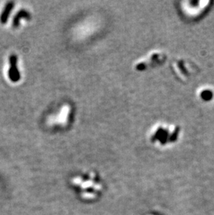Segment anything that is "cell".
<instances>
[{
	"label": "cell",
	"instance_id": "obj_4",
	"mask_svg": "<svg viewBox=\"0 0 214 215\" xmlns=\"http://www.w3.org/2000/svg\"><path fill=\"white\" fill-rule=\"evenodd\" d=\"M200 97L202 100H204V101H210L213 97V93L212 91L209 90H205L203 91L200 94Z\"/></svg>",
	"mask_w": 214,
	"mask_h": 215
},
{
	"label": "cell",
	"instance_id": "obj_8",
	"mask_svg": "<svg viewBox=\"0 0 214 215\" xmlns=\"http://www.w3.org/2000/svg\"><path fill=\"white\" fill-rule=\"evenodd\" d=\"M93 188L95 189V190H100L102 189V185H100V184H96L93 185Z\"/></svg>",
	"mask_w": 214,
	"mask_h": 215
},
{
	"label": "cell",
	"instance_id": "obj_3",
	"mask_svg": "<svg viewBox=\"0 0 214 215\" xmlns=\"http://www.w3.org/2000/svg\"><path fill=\"white\" fill-rule=\"evenodd\" d=\"M30 13L26 10H21L17 13L13 20V26L18 27L20 24V21L22 19L29 20L30 18Z\"/></svg>",
	"mask_w": 214,
	"mask_h": 215
},
{
	"label": "cell",
	"instance_id": "obj_9",
	"mask_svg": "<svg viewBox=\"0 0 214 215\" xmlns=\"http://www.w3.org/2000/svg\"><path fill=\"white\" fill-rule=\"evenodd\" d=\"M94 176H95V175H94L93 173H91V174H90V177H91V178H93Z\"/></svg>",
	"mask_w": 214,
	"mask_h": 215
},
{
	"label": "cell",
	"instance_id": "obj_6",
	"mask_svg": "<svg viewBox=\"0 0 214 215\" xmlns=\"http://www.w3.org/2000/svg\"><path fill=\"white\" fill-rule=\"evenodd\" d=\"M81 197L85 199H93L95 197V194L91 192H84L81 194Z\"/></svg>",
	"mask_w": 214,
	"mask_h": 215
},
{
	"label": "cell",
	"instance_id": "obj_1",
	"mask_svg": "<svg viewBox=\"0 0 214 215\" xmlns=\"http://www.w3.org/2000/svg\"><path fill=\"white\" fill-rule=\"evenodd\" d=\"M18 58L15 54L10 57V68L8 70L9 78L13 82H18L20 79V74L17 67Z\"/></svg>",
	"mask_w": 214,
	"mask_h": 215
},
{
	"label": "cell",
	"instance_id": "obj_7",
	"mask_svg": "<svg viewBox=\"0 0 214 215\" xmlns=\"http://www.w3.org/2000/svg\"><path fill=\"white\" fill-rule=\"evenodd\" d=\"M72 182L73 183V185H81L83 182V180L81 177H76L75 178H73L72 180Z\"/></svg>",
	"mask_w": 214,
	"mask_h": 215
},
{
	"label": "cell",
	"instance_id": "obj_5",
	"mask_svg": "<svg viewBox=\"0 0 214 215\" xmlns=\"http://www.w3.org/2000/svg\"><path fill=\"white\" fill-rule=\"evenodd\" d=\"M94 185V182L92 180H88L86 182H83L82 184L81 185V187L82 189H87L89 188V187H93Z\"/></svg>",
	"mask_w": 214,
	"mask_h": 215
},
{
	"label": "cell",
	"instance_id": "obj_2",
	"mask_svg": "<svg viewBox=\"0 0 214 215\" xmlns=\"http://www.w3.org/2000/svg\"><path fill=\"white\" fill-rule=\"evenodd\" d=\"M13 7H14V3L13 2H9L6 4L5 8H4L3 12L2 13L1 15H0V22L2 24H6L7 22L9 15H10L11 11L13 10Z\"/></svg>",
	"mask_w": 214,
	"mask_h": 215
}]
</instances>
